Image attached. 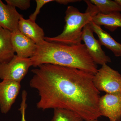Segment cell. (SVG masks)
<instances>
[{
  "instance_id": "6da1fadb",
  "label": "cell",
  "mask_w": 121,
  "mask_h": 121,
  "mask_svg": "<svg viewBox=\"0 0 121 121\" xmlns=\"http://www.w3.org/2000/svg\"><path fill=\"white\" fill-rule=\"evenodd\" d=\"M32 69L30 86L38 91V109L72 111L86 121L101 117L100 92L93 83L94 75L74 68L50 64Z\"/></svg>"
},
{
  "instance_id": "7a4b0ae2",
  "label": "cell",
  "mask_w": 121,
  "mask_h": 121,
  "mask_svg": "<svg viewBox=\"0 0 121 121\" xmlns=\"http://www.w3.org/2000/svg\"><path fill=\"white\" fill-rule=\"evenodd\" d=\"M30 59L35 67L50 64L77 68L94 75L98 70L84 44L69 45L44 40L37 44L36 51Z\"/></svg>"
},
{
  "instance_id": "3957f363",
  "label": "cell",
  "mask_w": 121,
  "mask_h": 121,
  "mask_svg": "<svg viewBox=\"0 0 121 121\" xmlns=\"http://www.w3.org/2000/svg\"><path fill=\"white\" fill-rule=\"evenodd\" d=\"M65 12V25L62 32L56 37H45L44 40L67 45L80 44L83 28L91 21L92 16L89 13H82L71 6L67 7Z\"/></svg>"
},
{
  "instance_id": "277c9868",
  "label": "cell",
  "mask_w": 121,
  "mask_h": 121,
  "mask_svg": "<svg viewBox=\"0 0 121 121\" xmlns=\"http://www.w3.org/2000/svg\"><path fill=\"white\" fill-rule=\"evenodd\" d=\"M95 86L99 91L106 94L121 93V75L107 64L102 67L94 75Z\"/></svg>"
},
{
  "instance_id": "5b68a950",
  "label": "cell",
  "mask_w": 121,
  "mask_h": 121,
  "mask_svg": "<svg viewBox=\"0 0 121 121\" xmlns=\"http://www.w3.org/2000/svg\"><path fill=\"white\" fill-rule=\"evenodd\" d=\"M31 66L30 58H23L15 55L8 62L0 64V78L21 83Z\"/></svg>"
},
{
  "instance_id": "8992f818",
  "label": "cell",
  "mask_w": 121,
  "mask_h": 121,
  "mask_svg": "<svg viewBox=\"0 0 121 121\" xmlns=\"http://www.w3.org/2000/svg\"><path fill=\"white\" fill-rule=\"evenodd\" d=\"M90 24H87L83 28L82 41L84 42L87 50L96 64L102 65L111 62L110 58L107 55L101 48L99 40L95 38Z\"/></svg>"
},
{
  "instance_id": "52a82bcc",
  "label": "cell",
  "mask_w": 121,
  "mask_h": 121,
  "mask_svg": "<svg viewBox=\"0 0 121 121\" xmlns=\"http://www.w3.org/2000/svg\"><path fill=\"white\" fill-rule=\"evenodd\" d=\"M99 108L101 116L108 117L110 121H121V93L106 94L100 97Z\"/></svg>"
},
{
  "instance_id": "ba28073f",
  "label": "cell",
  "mask_w": 121,
  "mask_h": 121,
  "mask_svg": "<svg viewBox=\"0 0 121 121\" xmlns=\"http://www.w3.org/2000/svg\"><path fill=\"white\" fill-rule=\"evenodd\" d=\"M20 83L4 80L0 82V109L2 113L6 114L17 98L20 90Z\"/></svg>"
},
{
  "instance_id": "9c48e42d",
  "label": "cell",
  "mask_w": 121,
  "mask_h": 121,
  "mask_svg": "<svg viewBox=\"0 0 121 121\" xmlns=\"http://www.w3.org/2000/svg\"><path fill=\"white\" fill-rule=\"evenodd\" d=\"M11 41L14 51L20 58H31L36 51L37 44L19 30L12 32Z\"/></svg>"
},
{
  "instance_id": "30bf717a",
  "label": "cell",
  "mask_w": 121,
  "mask_h": 121,
  "mask_svg": "<svg viewBox=\"0 0 121 121\" xmlns=\"http://www.w3.org/2000/svg\"><path fill=\"white\" fill-rule=\"evenodd\" d=\"M22 17L16 8L0 0V27L11 32L19 30V21Z\"/></svg>"
},
{
  "instance_id": "8fae6325",
  "label": "cell",
  "mask_w": 121,
  "mask_h": 121,
  "mask_svg": "<svg viewBox=\"0 0 121 121\" xmlns=\"http://www.w3.org/2000/svg\"><path fill=\"white\" fill-rule=\"evenodd\" d=\"M19 29L20 32L39 44L44 40V33L43 29L35 21L30 19H25L23 17L20 19Z\"/></svg>"
},
{
  "instance_id": "7c38bea8",
  "label": "cell",
  "mask_w": 121,
  "mask_h": 121,
  "mask_svg": "<svg viewBox=\"0 0 121 121\" xmlns=\"http://www.w3.org/2000/svg\"><path fill=\"white\" fill-rule=\"evenodd\" d=\"M94 32L97 35L102 45L111 50L117 57L121 56V44L113 39L109 33L102 29L101 26L92 21L90 23Z\"/></svg>"
},
{
  "instance_id": "4fadbf2b",
  "label": "cell",
  "mask_w": 121,
  "mask_h": 121,
  "mask_svg": "<svg viewBox=\"0 0 121 121\" xmlns=\"http://www.w3.org/2000/svg\"><path fill=\"white\" fill-rule=\"evenodd\" d=\"M11 36L12 32L0 27V64L8 62L15 56Z\"/></svg>"
},
{
  "instance_id": "5bb4252c",
  "label": "cell",
  "mask_w": 121,
  "mask_h": 121,
  "mask_svg": "<svg viewBox=\"0 0 121 121\" xmlns=\"http://www.w3.org/2000/svg\"><path fill=\"white\" fill-rule=\"evenodd\" d=\"M91 21L101 26L103 25L111 32L121 27V13L115 12L108 14L99 13L92 17Z\"/></svg>"
},
{
  "instance_id": "9a60e30c",
  "label": "cell",
  "mask_w": 121,
  "mask_h": 121,
  "mask_svg": "<svg viewBox=\"0 0 121 121\" xmlns=\"http://www.w3.org/2000/svg\"><path fill=\"white\" fill-rule=\"evenodd\" d=\"M95 5L98 13L108 14L115 12H121V8L114 1L111 0H91Z\"/></svg>"
},
{
  "instance_id": "2e32d148",
  "label": "cell",
  "mask_w": 121,
  "mask_h": 121,
  "mask_svg": "<svg viewBox=\"0 0 121 121\" xmlns=\"http://www.w3.org/2000/svg\"><path fill=\"white\" fill-rule=\"evenodd\" d=\"M52 121H83L81 117L72 111L60 108L54 109Z\"/></svg>"
},
{
  "instance_id": "e0dca14e",
  "label": "cell",
  "mask_w": 121,
  "mask_h": 121,
  "mask_svg": "<svg viewBox=\"0 0 121 121\" xmlns=\"http://www.w3.org/2000/svg\"><path fill=\"white\" fill-rule=\"evenodd\" d=\"M7 4L21 10H27L30 7V0H5Z\"/></svg>"
},
{
  "instance_id": "ac0fdd59",
  "label": "cell",
  "mask_w": 121,
  "mask_h": 121,
  "mask_svg": "<svg viewBox=\"0 0 121 121\" xmlns=\"http://www.w3.org/2000/svg\"><path fill=\"white\" fill-rule=\"evenodd\" d=\"M54 1L53 0H36V7L35 10L33 13L29 16V19L33 21H35L37 16L40 13L41 8L46 4Z\"/></svg>"
},
{
  "instance_id": "d6986e66",
  "label": "cell",
  "mask_w": 121,
  "mask_h": 121,
  "mask_svg": "<svg viewBox=\"0 0 121 121\" xmlns=\"http://www.w3.org/2000/svg\"><path fill=\"white\" fill-rule=\"evenodd\" d=\"M27 95V91L25 90L23 91L22 94V101L21 103L20 108L19 109L22 115L21 121H27L25 118V113L27 107V104L26 103Z\"/></svg>"
},
{
  "instance_id": "ffe728a7",
  "label": "cell",
  "mask_w": 121,
  "mask_h": 121,
  "mask_svg": "<svg viewBox=\"0 0 121 121\" xmlns=\"http://www.w3.org/2000/svg\"><path fill=\"white\" fill-rule=\"evenodd\" d=\"M55 1L60 4L67 5L69 3L80 1V0H55Z\"/></svg>"
},
{
  "instance_id": "44dd1931",
  "label": "cell",
  "mask_w": 121,
  "mask_h": 121,
  "mask_svg": "<svg viewBox=\"0 0 121 121\" xmlns=\"http://www.w3.org/2000/svg\"><path fill=\"white\" fill-rule=\"evenodd\" d=\"M115 1L117 2L121 8V0H115Z\"/></svg>"
},
{
  "instance_id": "7402d4cb",
  "label": "cell",
  "mask_w": 121,
  "mask_h": 121,
  "mask_svg": "<svg viewBox=\"0 0 121 121\" xmlns=\"http://www.w3.org/2000/svg\"><path fill=\"white\" fill-rule=\"evenodd\" d=\"M99 121L98 120V119H94V120H90V121Z\"/></svg>"
}]
</instances>
